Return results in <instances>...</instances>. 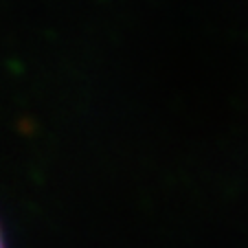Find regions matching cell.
Here are the masks:
<instances>
[{"instance_id": "6da1fadb", "label": "cell", "mask_w": 248, "mask_h": 248, "mask_svg": "<svg viewBox=\"0 0 248 248\" xmlns=\"http://www.w3.org/2000/svg\"><path fill=\"white\" fill-rule=\"evenodd\" d=\"M0 248H5V242H2V233H0Z\"/></svg>"}]
</instances>
